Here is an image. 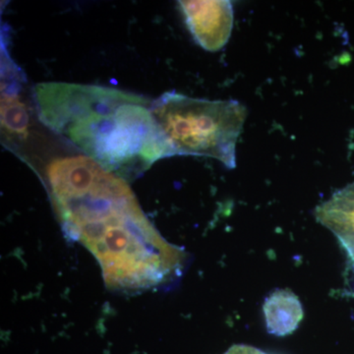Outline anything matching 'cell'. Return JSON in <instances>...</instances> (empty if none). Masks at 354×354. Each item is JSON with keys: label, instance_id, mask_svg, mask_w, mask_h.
<instances>
[{"label": "cell", "instance_id": "52a82bcc", "mask_svg": "<svg viewBox=\"0 0 354 354\" xmlns=\"http://www.w3.org/2000/svg\"><path fill=\"white\" fill-rule=\"evenodd\" d=\"M263 310L268 332L278 337L292 334L304 316L301 302L288 290L274 291L266 298Z\"/></svg>", "mask_w": 354, "mask_h": 354}, {"label": "cell", "instance_id": "ba28073f", "mask_svg": "<svg viewBox=\"0 0 354 354\" xmlns=\"http://www.w3.org/2000/svg\"><path fill=\"white\" fill-rule=\"evenodd\" d=\"M225 354H267L259 348L253 346H245V344H236L232 346Z\"/></svg>", "mask_w": 354, "mask_h": 354}, {"label": "cell", "instance_id": "3957f363", "mask_svg": "<svg viewBox=\"0 0 354 354\" xmlns=\"http://www.w3.org/2000/svg\"><path fill=\"white\" fill-rule=\"evenodd\" d=\"M152 113L174 155L199 156L236 167V145L247 118L234 100L211 101L167 92L152 102Z\"/></svg>", "mask_w": 354, "mask_h": 354}, {"label": "cell", "instance_id": "7a4b0ae2", "mask_svg": "<svg viewBox=\"0 0 354 354\" xmlns=\"http://www.w3.org/2000/svg\"><path fill=\"white\" fill-rule=\"evenodd\" d=\"M32 95L44 127L116 176L139 174L176 156L145 97L64 82L39 83Z\"/></svg>", "mask_w": 354, "mask_h": 354}, {"label": "cell", "instance_id": "8992f818", "mask_svg": "<svg viewBox=\"0 0 354 354\" xmlns=\"http://www.w3.org/2000/svg\"><path fill=\"white\" fill-rule=\"evenodd\" d=\"M315 216L337 237L354 272V183L319 205Z\"/></svg>", "mask_w": 354, "mask_h": 354}, {"label": "cell", "instance_id": "277c9868", "mask_svg": "<svg viewBox=\"0 0 354 354\" xmlns=\"http://www.w3.org/2000/svg\"><path fill=\"white\" fill-rule=\"evenodd\" d=\"M8 29H1V137L2 143L15 152L29 137L30 113L23 97L27 82L22 68L9 55Z\"/></svg>", "mask_w": 354, "mask_h": 354}, {"label": "cell", "instance_id": "5b68a950", "mask_svg": "<svg viewBox=\"0 0 354 354\" xmlns=\"http://www.w3.org/2000/svg\"><path fill=\"white\" fill-rule=\"evenodd\" d=\"M186 26L204 50L218 51L227 44L234 27L230 1H179Z\"/></svg>", "mask_w": 354, "mask_h": 354}, {"label": "cell", "instance_id": "6da1fadb", "mask_svg": "<svg viewBox=\"0 0 354 354\" xmlns=\"http://www.w3.org/2000/svg\"><path fill=\"white\" fill-rule=\"evenodd\" d=\"M51 200L69 234L99 258L108 281L156 283L177 267L180 251L165 242L122 178L85 156L57 158L46 171Z\"/></svg>", "mask_w": 354, "mask_h": 354}]
</instances>
